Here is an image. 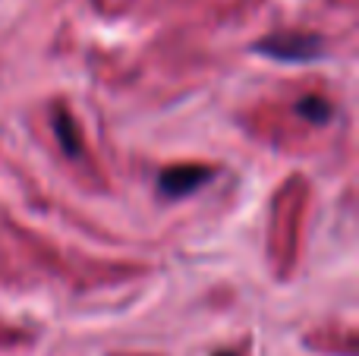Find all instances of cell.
Listing matches in <instances>:
<instances>
[{
  "label": "cell",
  "instance_id": "1",
  "mask_svg": "<svg viewBox=\"0 0 359 356\" xmlns=\"http://www.w3.org/2000/svg\"><path fill=\"white\" fill-rule=\"evenodd\" d=\"M303 202H306V183L303 177H290L287 186H280L278 199H274V237L271 252L278 275H290L293 262L299 252V221H303Z\"/></svg>",
  "mask_w": 359,
  "mask_h": 356
},
{
  "label": "cell",
  "instance_id": "2",
  "mask_svg": "<svg viewBox=\"0 0 359 356\" xmlns=\"http://www.w3.org/2000/svg\"><path fill=\"white\" fill-rule=\"evenodd\" d=\"M322 38L306 35V32H278L255 44V50L278 60H312V57H322Z\"/></svg>",
  "mask_w": 359,
  "mask_h": 356
},
{
  "label": "cell",
  "instance_id": "3",
  "mask_svg": "<svg viewBox=\"0 0 359 356\" xmlns=\"http://www.w3.org/2000/svg\"><path fill=\"white\" fill-rule=\"evenodd\" d=\"M211 174H215V170L205 167V164H174V167H168L158 177V183H161L164 196L177 199V196H189L192 189H198Z\"/></svg>",
  "mask_w": 359,
  "mask_h": 356
},
{
  "label": "cell",
  "instance_id": "4",
  "mask_svg": "<svg viewBox=\"0 0 359 356\" xmlns=\"http://www.w3.org/2000/svg\"><path fill=\"white\" fill-rule=\"evenodd\" d=\"M306 344L325 353L337 356H356V334L353 328H318V331L306 334Z\"/></svg>",
  "mask_w": 359,
  "mask_h": 356
},
{
  "label": "cell",
  "instance_id": "5",
  "mask_svg": "<svg viewBox=\"0 0 359 356\" xmlns=\"http://www.w3.org/2000/svg\"><path fill=\"white\" fill-rule=\"evenodd\" d=\"M111 356H130V353H111ZM133 356H155V353H133Z\"/></svg>",
  "mask_w": 359,
  "mask_h": 356
},
{
  "label": "cell",
  "instance_id": "6",
  "mask_svg": "<svg viewBox=\"0 0 359 356\" xmlns=\"http://www.w3.org/2000/svg\"><path fill=\"white\" fill-rule=\"evenodd\" d=\"M217 356H236V353H217Z\"/></svg>",
  "mask_w": 359,
  "mask_h": 356
}]
</instances>
